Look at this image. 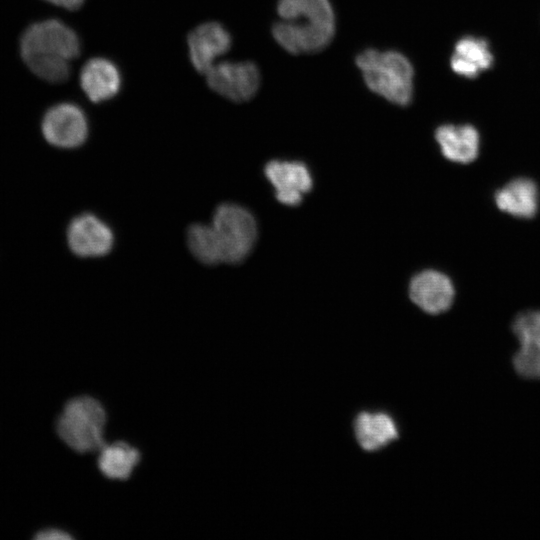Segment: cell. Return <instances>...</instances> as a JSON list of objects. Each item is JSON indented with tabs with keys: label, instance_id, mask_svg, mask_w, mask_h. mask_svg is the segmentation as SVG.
<instances>
[{
	"label": "cell",
	"instance_id": "6da1fadb",
	"mask_svg": "<svg viewBox=\"0 0 540 540\" xmlns=\"http://www.w3.org/2000/svg\"><path fill=\"white\" fill-rule=\"evenodd\" d=\"M20 53L34 75L49 83H62L70 76V61L81 53V42L77 33L63 21L46 19L24 30Z\"/></svg>",
	"mask_w": 540,
	"mask_h": 540
},
{
	"label": "cell",
	"instance_id": "7a4b0ae2",
	"mask_svg": "<svg viewBox=\"0 0 540 540\" xmlns=\"http://www.w3.org/2000/svg\"><path fill=\"white\" fill-rule=\"evenodd\" d=\"M275 41L293 55L317 53L332 41L336 23L329 0H278Z\"/></svg>",
	"mask_w": 540,
	"mask_h": 540
},
{
	"label": "cell",
	"instance_id": "3957f363",
	"mask_svg": "<svg viewBox=\"0 0 540 540\" xmlns=\"http://www.w3.org/2000/svg\"><path fill=\"white\" fill-rule=\"evenodd\" d=\"M355 62L372 92L398 106L411 103L414 70L404 54L368 48L356 56Z\"/></svg>",
	"mask_w": 540,
	"mask_h": 540
},
{
	"label": "cell",
	"instance_id": "277c9868",
	"mask_svg": "<svg viewBox=\"0 0 540 540\" xmlns=\"http://www.w3.org/2000/svg\"><path fill=\"white\" fill-rule=\"evenodd\" d=\"M107 413L103 404L89 395L69 399L56 419L58 437L79 453L98 452L104 445Z\"/></svg>",
	"mask_w": 540,
	"mask_h": 540
},
{
	"label": "cell",
	"instance_id": "5b68a950",
	"mask_svg": "<svg viewBox=\"0 0 540 540\" xmlns=\"http://www.w3.org/2000/svg\"><path fill=\"white\" fill-rule=\"evenodd\" d=\"M211 225L222 263L236 264L248 256L257 239V223L250 211L233 203L221 204L214 211Z\"/></svg>",
	"mask_w": 540,
	"mask_h": 540
},
{
	"label": "cell",
	"instance_id": "8992f818",
	"mask_svg": "<svg viewBox=\"0 0 540 540\" xmlns=\"http://www.w3.org/2000/svg\"><path fill=\"white\" fill-rule=\"evenodd\" d=\"M211 90L233 102L251 100L258 92L261 75L251 61H222L205 74Z\"/></svg>",
	"mask_w": 540,
	"mask_h": 540
},
{
	"label": "cell",
	"instance_id": "52a82bcc",
	"mask_svg": "<svg viewBox=\"0 0 540 540\" xmlns=\"http://www.w3.org/2000/svg\"><path fill=\"white\" fill-rule=\"evenodd\" d=\"M41 130L51 145L71 149L81 146L89 133L88 119L83 109L72 102H61L44 114Z\"/></svg>",
	"mask_w": 540,
	"mask_h": 540
},
{
	"label": "cell",
	"instance_id": "ba28073f",
	"mask_svg": "<svg viewBox=\"0 0 540 540\" xmlns=\"http://www.w3.org/2000/svg\"><path fill=\"white\" fill-rule=\"evenodd\" d=\"M67 242L70 250L79 257H101L111 251L114 234L96 215L83 213L69 223Z\"/></svg>",
	"mask_w": 540,
	"mask_h": 540
},
{
	"label": "cell",
	"instance_id": "9c48e42d",
	"mask_svg": "<svg viewBox=\"0 0 540 540\" xmlns=\"http://www.w3.org/2000/svg\"><path fill=\"white\" fill-rule=\"evenodd\" d=\"M189 58L193 67L206 74L216 59L228 52L232 38L219 22L209 21L195 27L187 36Z\"/></svg>",
	"mask_w": 540,
	"mask_h": 540
},
{
	"label": "cell",
	"instance_id": "30bf717a",
	"mask_svg": "<svg viewBox=\"0 0 540 540\" xmlns=\"http://www.w3.org/2000/svg\"><path fill=\"white\" fill-rule=\"evenodd\" d=\"M512 330L520 344L513 357L516 372L525 378L540 379V311L516 316Z\"/></svg>",
	"mask_w": 540,
	"mask_h": 540
},
{
	"label": "cell",
	"instance_id": "8fae6325",
	"mask_svg": "<svg viewBox=\"0 0 540 540\" xmlns=\"http://www.w3.org/2000/svg\"><path fill=\"white\" fill-rule=\"evenodd\" d=\"M264 172L275 189L277 200L284 205H298L312 188L311 174L301 162L270 161Z\"/></svg>",
	"mask_w": 540,
	"mask_h": 540
},
{
	"label": "cell",
	"instance_id": "7c38bea8",
	"mask_svg": "<svg viewBox=\"0 0 540 540\" xmlns=\"http://www.w3.org/2000/svg\"><path fill=\"white\" fill-rule=\"evenodd\" d=\"M409 295L423 311L436 315L451 307L455 290L447 275L436 270H425L412 278Z\"/></svg>",
	"mask_w": 540,
	"mask_h": 540
},
{
	"label": "cell",
	"instance_id": "4fadbf2b",
	"mask_svg": "<svg viewBox=\"0 0 540 540\" xmlns=\"http://www.w3.org/2000/svg\"><path fill=\"white\" fill-rule=\"evenodd\" d=\"M80 86L93 103L115 97L121 89L122 76L117 65L103 57L89 59L80 72Z\"/></svg>",
	"mask_w": 540,
	"mask_h": 540
},
{
	"label": "cell",
	"instance_id": "5bb4252c",
	"mask_svg": "<svg viewBox=\"0 0 540 540\" xmlns=\"http://www.w3.org/2000/svg\"><path fill=\"white\" fill-rule=\"evenodd\" d=\"M435 138L443 156L452 162L467 164L478 155L480 138L472 125H441L435 132Z\"/></svg>",
	"mask_w": 540,
	"mask_h": 540
},
{
	"label": "cell",
	"instance_id": "9a60e30c",
	"mask_svg": "<svg viewBox=\"0 0 540 540\" xmlns=\"http://www.w3.org/2000/svg\"><path fill=\"white\" fill-rule=\"evenodd\" d=\"M496 206L518 218H532L538 211L539 191L528 178H516L501 187L494 195Z\"/></svg>",
	"mask_w": 540,
	"mask_h": 540
},
{
	"label": "cell",
	"instance_id": "2e32d148",
	"mask_svg": "<svg viewBox=\"0 0 540 540\" xmlns=\"http://www.w3.org/2000/svg\"><path fill=\"white\" fill-rule=\"evenodd\" d=\"M493 56L488 43L482 38L466 36L455 45L450 64L452 70L463 77L475 78L489 69Z\"/></svg>",
	"mask_w": 540,
	"mask_h": 540
},
{
	"label": "cell",
	"instance_id": "e0dca14e",
	"mask_svg": "<svg viewBox=\"0 0 540 540\" xmlns=\"http://www.w3.org/2000/svg\"><path fill=\"white\" fill-rule=\"evenodd\" d=\"M355 434L359 445L366 451H375L398 437L394 420L386 413L363 412L355 420Z\"/></svg>",
	"mask_w": 540,
	"mask_h": 540
},
{
	"label": "cell",
	"instance_id": "ac0fdd59",
	"mask_svg": "<svg viewBox=\"0 0 540 540\" xmlns=\"http://www.w3.org/2000/svg\"><path fill=\"white\" fill-rule=\"evenodd\" d=\"M98 453L100 472L112 480H127L140 462V451L125 441L105 443Z\"/></svg>",
	"mask_w": 540,
	"mask_h": 540
},
{
	"label": "cell",
	"instance_id": "d6986e66",
	"mask_svg": "<svg viewBox=\"0 0 540 540\" xmlns=\"http://www.w3.org/2000/svg\"><path fill=\"white\" fill-rule=\"evenodd\" d=\"M187 245L199 262L205 265L222 263L220 246L211 224H192L187 230Z\"/></svg>",
	"mask_w": 540,
	"mask_h": 540
},
{
	"label": "cell",
	"instance_id": "ffe728a7",
	"mask_svg": "<svg viewBox=\"0 0 540 540\" xmlns=\"http://www.w3.org/2000/svg\"><path fill=\"white\" fill-rule=\"evenodd\" d=\"M34 538L38 540H67L72 539L73 536L65 530L51 527L38 531Z\"/></svg>",
	"mask_w": 540,
	"mask_h": 540
},
{
	"label": "cell",
	"instance_id": "44dd1931",
	"mask_svg": "<svg viewBox=\"0 0 540 540\" xmlns=\"http://www.w3.org/2000/svg\"><path fill=\"white\" fill-rule=\"evenodd\" d=\"M51 4L57 5L59 7L68 9V10H77L83 4L85 0H45Z\"/></svg>",
	"mask_w": 540,
	"mask_h": 540
}]
</instances>
